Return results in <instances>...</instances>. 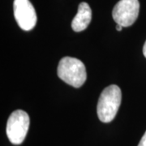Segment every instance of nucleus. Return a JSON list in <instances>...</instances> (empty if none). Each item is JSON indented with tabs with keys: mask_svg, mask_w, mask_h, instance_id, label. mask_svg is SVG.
<instances>
[{
	"mask_svg": "<svg viewBox=\"0 0 146 146\" xmlns=\"http://www.w3.org/2000/svg\"><path fill=\"white\" fill-rule=\"evenodd\" d=\"M116 29H117V31H121V30L123 29V26H122V25H117V26H116Z\"/></svg>",
	"mask_w": 146,
	"mask_h": 146,
	"instance_id": "1a4fd4ad",
	"label": "nucleus"
},
{
	"mask_svg": "<svg viewBox=\"0 0 146 146\" xmlns=\"http://www.w3.org/2000/svg\"><path fill=\"white\" fill-rule=\"evenodd\" d=\"M121 89L115 84L110 85L102 92L97 106V113L102 123H110L115 119L121 105Z\"/></svg>",
	"mask_w": 146,
	"mask_h": 146,
	"instance_id": "f03ea898",
	"label": "nucleus"
},
{
	"mask_svg": "<svg viewBox=\"0 0 146 146\" xmlns=\"http://www.w3.org/2000/svg\"><path fill=\"white\" fill-rule=\"evenodd\" d=\"M138 146H146V131L145 132L144 136H142V138H141Z\"/></svg>",
	"mask_w": 146,
	"mask_h": 146,
	"instance_id": "0eeeda50",
	"label": "nucleus"
},
{
	"mask_svg": "<svg viewBox=\"0 0 146 146\" xmlns=\"http://www.w3.org/2000/svg\"><path fill=\"white\" fill-rule=\"evenodd\" d=\"M14 16L18 25L25 31L33 29L36 24V11L29 0H14Z\"/></svg>",
	"mask_w": 146,
	"mask_h": 146,
	"instance_id": "39448f33",
	"label": "nucleus"
},
{
	"mask_svg": "<svg viewBox=\"0 0 146 146\" xmlns=\"http://www.w3.org/2000/svg\"><path fill=\"white\" fill-rule=\"evenodd\" d=\"M30 124L29 116L25 111L17 110L12 112L7 123L6 132L11 143L21 145L26 137Z\"/></svg>",
	"mask_w": 146,
	"mask_h": 146,
	"instance_id": "7ed1b4c3",
	"label": "nucleus"
},
{
	"mask_svg": "<svg viewBox=\"0 0 146 146\" xmlns=\"http://www.w3.org/2000/svg\"><path fill=\"white\" fill-rule=\"evenodd\" d=\"M58 76L69 85L80 88L87 79L85 66L76 58L64 57L58 65Z\"/></svg>",
	"mask_w": 146,
	"mask_h": 146,
	"instance_id": "f257e3e1",
	"label": "nucleus"
},
{
	"mask_svg": "<svg viewBox=\"0 0 146 146\" xmlns=\"http://www.w3.org/2000/svg\"><path fill=\"white\" fill-rule=\"evenodd\" d=\"M139 11L140 3L138 0H120L113 8L112 16L117 25L129 27L135 23Z\"/></svg>",
	"mask_w": 146,
	"mask_h": 146,
	"instance_id": "20e7f679",
	"label": "nucleus"
},
{
	"mask_svg": "<svg viewBox=\"0 0 146 146\" xmlns=\"http://www.w3.org/2000/svg\"><path fill=\"white\" fill-rule=\"evenodd\" d=\"M143 54H144L145 57L146 58V41H145V42L144 47H143Z\"/></svg>",
	"mask_w": 146,
	"mask_h": 146,
	"instance_id": "6e6552de",
	"label": "nucleus"
},
{
	"mask_svg": "<svg viewBox=\"0 0 146 146\" xmlns=\"http://www.w3.org/2000/svg\"><path fill=\"white\" fill-rule=\"evenodd\" d=\"M92 11L87 3H80L78 11L72 22V28L75 32L84 31L91 22Z\"/></svg>",
	"mask_w": 146,
	"mask_h": 146,
	"instance_id": "423d86ee",
	"label": "nucleus"
}]
</instances>
